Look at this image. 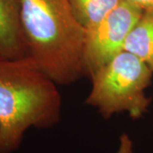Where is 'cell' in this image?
I'll return each mask as SVG.
<instances>
[{
	"label": "cell",
	"instance_id": "cell-5",
	"mask_svg": "<svg viewBox=\"0 0 153 153\" xmlns=\"http://www.w3.org/2000/svg\"><path fill=\"white\" fill-rule=\"evenodd\" d=\"M0 55L12 59L27 56L21 21V0H0Z\"/></svg>",
	"mask_w": 153,
	"mask_h": 153
},
{
	"label": "cell",
	"instance_id": "cell-6",
	"mask_svg": "<svg viewBox=\"0 0 153 153\" xmlns=\"http://www.w3.org/2000/svg\"><path fill=\"white\" fill-rule=\"evenodd\" d=\"M124 50L137 56L153 72V10L143 11L127 37Z\"/></svg>",
	"mask_w": 153,
	"mask_h": 153
},
{
	"label": "cell",
	"instance_id": "cell-1",
	"mask_svg": "<svg viewBox=\"0 0 153 153\" xmlns=\"http://www.w3.org/2000/svg\"><path fill=\"white\" fill-rule=\"evenodd\" d=\"M57 83L28 56L0 55V153H15L31 128H51L61 118Z\"/></svg>",
	"mask_w": 153,
	"mask_h": 153
},
{
	"label": "cell",
	"instance_id": "cell-7",
	"mask_svg": "<svg viewBox=\"0 0 153 153\" xmlns=\"http://www.w3.org/2000/svg\"><path fill=\"white\" fill-rule=\"evenodd\" d=\"M78 22L88 28L100 22L121 2V0H69Z\"/></svg>",
	"mask_w": 153,
	"mask_h": 153
},
{
	"label": "cell",
	"instance_id": "cell-4",
	"mask_svg": "<svg viewBox=\"0 0 153 153\" xmlns=\"http://www.w3.org/2000/svg\"><path fill=\"white\" fill-rule=\"evenodd\" d=\"M143 10L128 0H121L100 22L86 28L83 62L86 76H91L124 50L128 33Z\"/></svg>",
	"mask_w": 153,
	"mask_h": 153
},
{
	"label": "cell",
	"instance_id": "cell-3",
	"mask_svg": "<svg viewBox=\"0 0 153 153\" xmlns=\"http://www.w3.org/2000/svg\"><path fill=\"white\" fill-rule=\"evenodd\" d=\"M152 77V71L146 63L123 50L90 77L92 87L86 103L105 119L119 113L139 119L151 105L146 90Z\"/></svg>",
	"mask_w": 153,
	"mask_h": 153
},
{
	"label": "cell",
	"instance_id": "cell-8",
	"mask_svg": "<svg viewBox=\"0 0 153 153\" xmlns=\"http://www.w3.org/2000/svg\"><path fill=\"white\" fill-rule=\"evenodd\" d=\"M116 153H134V144L127 134H123L119 138V145Z\"/></svg>",
	"mask_w": 153,
	"mask_h": 153
},
{
	"label": "cell",
	"instance_id": "cell-2",
	"mask_svg": "<svg viewBox=\"0 0 153 153\" xmlns=\"http://www.w3.org/2000/svg\"><path fill=\"white\" fill-rule=\"evenodd\" d=\"M21 21L27 56L58 85L86 76V29L69 0H21Z\"/></svg>",
	"mask_w": 153,
	"mask_h": 153
},
{
	"label": "cell",
	"instance_id": "cell-9",
	"mask_svg": "<svg viewBox=\"0 0 153 153\" xmlns=\"http://www.w3.org/2000/svg\"><path fill=\"white\" fill-rule=\"evenodd\" d=\"M135 5L142 9L143 10H153V0H128Z\"/></svg>",
	"mask_w": 153,
	"mask_h": 153
}]
</instances>
